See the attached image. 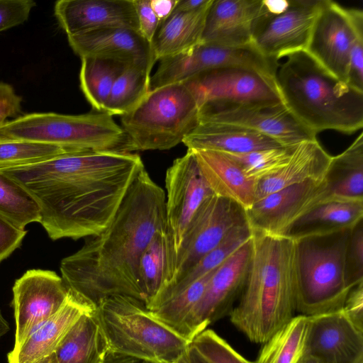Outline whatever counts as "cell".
I'll use <instances>...</instances> for the list:
<instances>
[{"mask_svg": "<svg viewBox=\"0 0 363 363\" xmlns=\"http://www.w3.org/2000/svg\"><path fill=\"white\" fill-rule=\"evenodd\" d=\"M361 35L362 10L323 0L305 51L331 75L347 84L350 52L355 38Z\"/></svg>", "mask_w": 363, "mask_h": 363, "instance_id": "cell-10", "label": "cell"}, {"mask_svg": "<svg viewBox=\"0 0 363 363\" xmlns=\"http://www.w3.org/2000/svg\"><path fill=\"white\" fill-rule=\"evenodd\" d=\"M245 223V209L239 203L214 194L208 197L189 224L176 256L173 277L165 288L216 247L233 228Z\"/></svg>", "mask_w": 363, "mask_h": 363, "instance_id": "cell-11", "label": "cell"}, {"mask_svg": "<svg viewBox=\"0 0 363 363\" xmlns=\"http://www.w3.org/2000/svg\"><path fill=\"white\" fill-rule=\"evenodd\" d=\"M165 189V219L174 275L176 256L189 224L202 203L213 193L190 149L167 169Z\"/></svg>", "mask_w": 363, "mask_h": 363, "instance_id": "cell-13", "label": "cell"}, {"mask_svg": "<svg viewBox=\"0 0 363 363\" xmlns=\"http://www.w3.org/2000/svg\"><path fill=\"white\" fill-rule=\"evenodd\" d=\"M211 4L196 11L172 13L160 25L152 43L155 61L181 54L201 43Z\"/></svg>", "mask_w": 363, "mask_h": 363, "instance_id": "cell-29", "label": "cell"}, {"mask_svg": "<svg viewBox=\"0 0 363 363\" xmlns=\"http://www.w3.org/2000/svg\"><path fill=\"white\" fill-rule=\"evenodd\" d=\"M67 152L54 145L0 139V168L35 164Z\"/></svg>", "mask_w": 363, "mask_h": 363, "instance_id": "cell-37", "label": "cell"}, {"mask_svg": "<svg viewBox=\"0 0 363 363\" xmlns=\"http://www.w3.org/2000/svg\"><path fill=\"white\" fill-rule=\"evenodd\" d=\"M144 168L136 153L67 152L0 172L35 198L41 210L40 224L51 240H76L109 225Z\"/></svg>", "mask_w": 363, "mask_h": 363, "instance_id": "cell-1", "label": "cell"}, {"mask_svg": "<svg viewBox=\"0 0 363 363\" xmlns=\"http://www.w3.org/2000/svg\"><path fill=\"white\" fill-rule=\"evenodd\" d=\"M261 6L262 0H213L201 43L228 47L252 45L253 28Z\"/></svg>", "mask_w": 363, "mask_h": 363, "instance_id": "cell-21", "label": "cell"}, {"mask_svg": "<svg viewBox=\"0 0 363 363\" xmlns=\"http://www.w3.org/2000/svg\"><path fill=\"white\" fill-rule=\"evenodd\" d=\"M344 269L346 284L350 289L363 281V218L349 230Z\"/></svg>", "mask_w": 363, "mask_h": 363, "instance_id": "cell-40", "label": "cell"}, {"mask_svg": "<svg viewBox=\"0 0 363 363\" xmlns=\"http://www.w3.org/2000/svg\"><path fill=\"white\" fill-rule=\"evenodd\" d=\"M363 218V201H321L296 218L281 236L293 240L349 229Z\"/></svg>", "mask_w": 363, "mask_h": 363, "instance_id": "cell-27", "label": "cell"}, {"mask_svg": "<svg viewBox=\"0 0 363 363\" xmlns=\"http://www.w3.org/2000/svg\"><path fill=\"white\" fill-rule=\"evenodd\" d=\"M95 313L113 354L148 363H174L191 343L130 296L106 298L96 306Z\"/></svg>", "mask_w": 363, "mask_h": 363, "instance_id": "cell-5", "label": "cell"}, {"mask_svg": "<svg viewBox=\"0 0 363 363\" xmlns=\"http://www.w3.org/2000/svg\"><path fill=\"white\" fill-rule=\"evenodd\" d=\"M349 229L294 240L296 311L307 316L342 308L350 291L344 255Z\"/></svg>", "mask_w": 363, "mask_h": 363, "instance_id": "cell-6", "label": "cell"}, {"mask_svg": "<svg viewBox=\"0 0 363 363\" xmlns=\"http://www.w3.org/2000/svg\"><path fill=\"white\" fill-rule=\"evenodd\" d=\"M54 13L67 35L107 28L140 33L133 0H60Z\"/></svg>", "mask_w": 363, "mask_h": 363, "instance_id": "cell-19", "label": "cell"}, {"mask_svg": "<svg viewBox=\"0 0 363 363\" xmlns=\"http://www.w3.org/2000/svg\"><path fill=\"white\" fill-rule=\"evenodd\" d=\"M212 2L213 0H178L173 11H196L208 6Z\"/></svg>", "mask_w": 363, "mask_h": 363, "instance_id": "cell-48", "label": "cell"}, {"mask_svg": "<svg viewBox=\"0 0 363 363\" xmlns=\"http://www.w3.org/2000/svg\"><path fill=\"white\" fill-rule=\"evenodd\" d=\"M249 272L233 325L251 342L264 343L296 311L293 279L294 240L252 231Z\"/></svg>", "mask_w": 363, "mask_h": 363, "instance_id": "cell-3", "label": "cell"}, {"mask_svg": "<svg viewBox=\"0 0 363 363\" xmlns=\"http://www.w3.org/2000/svg\"><path fill=\"white\" fill-rule=\"evenodd\" d=\"M318 140L295 145L288 162L257 182L255 201L283 188L306 181H322L331 160Z\"/></svg>", "mask_w": 363, "mask_h": 363, "instance_id": "cell-24", "label": "cell"}, {"mask_svg": "<svg viewBox=\"0 0 363 363\" xmlns=\"http://www.w3.org/2000/svg\"><path fill=\"white\" fill-rule=\"evenodd\" d=\"M252 236V230L247 223L233 228L216 247L204 255L177 281L165 288L147 309L152 310L177 294L194 281L218 267Z\"/></svg>", "mask_w": 363, "mask_h": 363, "instance_id": "cell-32", "label": "cell"}, {"mask_svg": "<svg viewBox=\"0 0 363 363\" xmlns=\"http://www.w3.org/2000/svg\"><path fill=\"white\" fill-rule=\"evenodd\" d=\"M95 309L94 304L69 289L61 308L31 332L19 347L8 354V363H33L55 352L76 321Z\"/></svg>", "mask_w": 363, "mask_h": 363, "instance_id": "cell-22", "label": "cell"}, {"mask_svg": "<svg viewBox=\"0 0 363 363\" xmlns=\"http://www.w3.org/2000/svg\"><path fill=\"white\" fill-rule=\"evenodd\" d=\"M33 363H59V362L57 359L55 353L52 352V354H50L48 356H45V357H43L39 359L38 360L35 361Z\"/></svg>", "mask_w": 363, "mask_h": 363, "instance_id": "cell-51", "label": "cell"}, {"mask_svg": "<svg viewBox=\"0 0 363 363\" xmlns=\"http://www.w3.org/2000/svg\"><path fill=\"white\" fill-rule=\"evenodd\" d=\"M323 190V180H308L271 193L245 210L247 224L252 231L281 236L296 218L320 201Z\"/></svg>", "mask_w": 363, "mask_h": 363, "instance_id": "cell-17", "label": "cell"}, {"mask_svg": "<svg viewBox=\"0 0 363 363\" xmlns=\"http://www.w3.org/2000/svg\"><path fill=\"white\" fill-rule=\"evenodd\" d=\"M68 43L80 58L111 60L127 66L140 64L152 69L156 62L152 44L135 30L107 28L67 35Z\"/></svg>", "mask_w": 363, "mask_h": 363, "instance_id": "cell-20", "label": "cell"}, {"mask_svg": "<svg viewBox=\"0 0 363 363\" xmlns=\"http://www.w3.org/2000/svg\"><path fill=\"white\" fill-rule=\"evenodd\" d=\"M322 1L262 0L252 45L276 61L305 50Z\"/></svg>", "mask_w": 363, "mask_h": 363, "instance_id": "cell-9", "label": "cell"}, {"mask_svg": "<svg viewBox=\"0 0 363 363\" xmlns=\"http://www.w3.org/2000/svg\"><path fill=\"white\" fill-rule=\"evenodd\" d=\"M240 126L275 140L283 147L315 140L316 134L300 123L283 103L207 104L199 120Z\"/></svg>", "mask_w": 363, "mask_h": 363, "instance_id": "cell-12", "label": "cell"}, {"mask_svg": "<svg viewBox=\"0 0 363 363\" xmlns=\"http://www.w3.org/2000/svg\"><path fill=\"white\" fill-rule=\"evenodd\" d=\"M205 180L213 193L231 199L245 210L255 201L257 181L248 177L225 153L192 150Z\"/></svg>", "mask_w": 363, "mask_h": 363, "instance_id": "cell-26", "label": "cell"}, {"mask_svg": "<svg viewBox=\"0 0 363 363\" xmlns=\"http://www.w3.org/2000/svg\"><path fill=\"white\" fill-rule=\"evenodd\" d=\"M199 107L184 83L150 90L130 112L121 116L133 152L165 150L180 143L197 125Z\"/></svg>", "mask_w": 363, "mask_h": 363, "instance_id": "cell-8", "label": "cell"}, {"mask_svg": "<svg viewBox=\"0 0 363 363\" xmlns=\"http://www.w3.org/2000/svg\"><path fill=\"white\" fill-rule=\"evenodd\" d=\"M26 233L0 216V263L21 245Z\"/></svg>", "mask_w": 363, "mask_h": 363, "instance_id": "cell-42", "label": "cell"}, {"mask_svg": "<svg viewBox=\"0 0 363 363\" xmlns=\"http://www.w3.org/2000/svg\"><path fill=\"white\" fill-rule=\"evenodd\" d=\"M104 363H148L145 361L108 352Z\"/></svg>", "mask_w": 363, "mask_h": 363, "instance_id": "cell-50", "label": "cell"}, {"mask_svg": "<svg viewBox=\"0 0 363 363\" xmlns=\"http://www.w3.org/2000/svg\"><path fill=\"white\" fill-rule=\"evenodd\" d=\"M151 71L145 65L125 66L113 84L104 112L121 116L133 110L150 91Z\"/></svg>", "mask_w": 363, "mask_h": 363, "instance_id": "cell-35", "label": "cell"}, {"mask_svg": "<svg viewBox=\"0 0 363 363\" xmlns=\"http://www.w3.org/2000/svg\"><path fill=\"white\" fill-rule=\"evenodd\" d=\"M69 289L62 277L46 269H30L13 286V307L17 349L31 332L56 313L65 303Z\"/></svg>", "mask_w": 363, "mask_h": 363, "instance_id": "cell-16", "label": "cell"}, {"mask_svg": "<svg viewBox=\"0 0 363 363\" xmlns=\"http://www.w3.org/2000/svg\"><path fill=\"white\" fill-rule=\"evenodd\" d=\"M170 240L167 228L158 230L141 255L139 285L147 308L172 278Z\"/></svg>", "mask_w": 363, "mask_h": 363, "instance_id": "cell-31", "label": "cell"}, {"mask_svg": "<svg viewBox=\"0 0 363 363\" xmlns=\"http://www.w3.org/2000/svg\"><path fill=\"white\" fill-rule=\"evenodd\" d=\"M306 354L323 363H357L363 358V333L342 308L310 315Z\"/></svg>", "mask_w": 363, "mask_h": 363, "instance_id": "cell-18", "label": "cell"}, {"mask_svg": "<svg viewBox=\"0 0 363 363\" xmlns=\"http://www.w3.org/2000/svg\"><path fill=\"white\" fill-rule=\"evenodd\" d=\"M357 363H363V358L361 359Z\"/></svg>", "mask_w": 363, "mask_h": 363, "instance_id": "cell-54", "label": "cell"}, {"mask_svg": "<svg viewBox=\"0 0 363 363\" xmlns=\"http://www.w3.org/2000/svg\"><path fill=\"white\" fill-rule=\"evenodd\" d=\"M35 5L32 0H0V33L26 22Z\"/></svg>", "mask_w": 363, "mask_h": 363, "instance_id": "cell-41", "label": "cell"}, {"mask_svg": "<svg viewBox=\"0 0 363 363\" xmlns=\"http://www.w3.org/2000/svg\"><path fill=\"white\" fill-rule=\"evenodd\" d=\"M191 344L210 363H253L246 359L216 332L206 329Z\"/></svg>", "mask_w": 363, "mask_h": 363, "instance_id": "cell-39", "label": "cell"}, {"mask_svg": "<svg viewBox=\"0 0 363 363\" xmlns=\"http://www.w3.org/2000/svg\"><path fill=\"white\" fill-rule=\"evenodd\" d=\"M164 228L165 193L144 168L109 225L62 259L60 269L67 287L96 307L118 295L145 303L139 285L140 257L155 233Z\"/></svg>", "mask_w": 363, "mask_h": 363, "instance_id": "cell-2", "label": "cell"}, {"mask_svg": "<svg viewBox=\"0 0 363 363\" xmlns=\"http://www.w3.org/2000/svg\"><path fill=\"white\" fill-rule=\"evenodd\" d=\"M252 251L251 238L214 271L187 322L188 341L191 342L208 325L230 314L233 303L243 291Z\"/></svg>", "mask_w": 363, "mask_h": 363, "instance_id": "cell-15", "label": "cell"}, {"mask_svg": "<svg viewBox=\"0 0 363 363\" xmlns=\"http://www.w3.org/2000/svg\"><path fill=\"white\" fill-rule=\"evenodd\" d=\"M95 310L82 315L63 337L55 350L59 363H104L108 347Z\"/></svg>", "mask_w": 363, "mask_h": 363, "instance_id": "cell-30", "label": "cell"}, {"mask_svg": "<svg viewBox=\"0 0 363 363\" xmlns=\"http://www.w3.org/2000/svg\"><path fill=\"white\" fill-rule=\"evenodd\" d=\"M0 139L54 145L68 152H133L129 137L106 112L21 115L0 127Z\"/></svg>", "mask_w": 363, "mask_h": 363, "instance_id": "cell-7", "label": "cell"}, {"mask_svg": "<svg viewBox=\"0 0 363 363\" xmlns=\"http://www.w3.org/2000/svg\"><path fill=\"white\" fill-rule=\"evenodd\" d=\"M295 145L244 154L223 153L239 165L248 177L257 182L284 166L289 160Z\"/></svg>", "mask_w": 363, "mask_h": 363, "instance_id": "cell-38", "label": "cell"}, {"mask_svg": "<svg viewBox=\"0 0 363 363\" xmlns=\"http://www.w3.org/2000/svg\"><path fill=\"white\" fill-rule=\"evenodd\" d=\"M139 30L141 35L152 44L160 27L159 20L153 11L150 0H133Z\"/></svg>", "mask_w": 363, "mask_h": 363, "instance_id": "cell-43", "label": "cell"}, {"mask_svg": "<svg viewBox=\"0 0 363 363\" xmlns=\"http://www.w3.org/2000/svg\"><path fill=\"white\" fill-rule=\"evenodd\" d=\"M299 363H323V362H321L319 359H316L315 357H314L313 356H311L308 354H305Z\"/></svg>", "mask_w": 363, "mask_h": 363, "instance_id": "cell-53", "label": "cell"}, {"mask_svg": "<svg viewBox=\"0 0 363 363\" xmlns=\"http://www.w3.org/2000/svg\"><path fill=\"white\" fill-rule=\"evenodd\" d=\"M184 83L194 94L199 108L217 103L281 102L274 78L244 67L208 70Z\"/></svg>", "mask_w": 363, "mask_h": 363, "instance_id": "cell-14", "label": "cell"}, {"mask_svg": "<svg viewBox=\"0 0 363 363\" xmlns=\"http://www.w3.org/2000/svg\"><path fill=\"white\" fill-rule=\"evenodd\" d=\"M0 216L21 230L39 223L41 210L35 198L18 182L0 172Z\"/></svg>", "mask_w": 363, "mask_h": 363, "instance_id": "cell-36", "label": "cell"}, {"mask_svg": "<svg viewBox=\"0 0 363 363\" xmlns=\"http://www.w3.org/2000/svg\"><path fill=\"white\" fill-rule=\"evenodd\" d=\"M323 181L324 190L320 201H363L362 132L342 152L331 157Z\"/></svg>", "mask_w": 363, "mask_h": 363, "instance_id": "cell-28", "label": "cell"}, {"mask_svg": "<svg viewBox=\"0 0 363 363\" xmlns=\"http://www.w3.org/2000/svg\"><path fill=\"white\" fill-rule=\"evenodd\" d=\"M347 84L363 92V35H358L353 43L347 72Z\"/></svg>", "mask_w": 363, "mask_h": 363, "instance_id": "cell-44", "label": "cell"}, {"mask_svg": "<svg viewBox=\"0 0 363 363\" xmlns=\"http://www.w3.org/2000/svg\"><path fill=\"white\" fill-rule=\"evenodd\" d=\"M23 99L12 85L0 82V127L9 118H15L22 112Z\"/></svg>", "mask_w": 363, "mask_h": 363, "instance_id": "cell-45", "label": "cell"}, {"mask_svg": "<svg viewBox=\"0 0 363 363\" xmlns=\"http://www.w3.org/2000/svg\"><path fill=\"white\" fill-rule=\"evenodd\" d=\"M179 363H210L191 343Z\"/></svg>", "mask_w": 363, "mask_h": 363, "instance_id": "cell-49", "label": "cell"}, {"mask_svg": "<svg viewBox=\"0 0 363 363\" xmlns=\"http://www.w3.org/2000/svg\"><path fill=\"white\" fill-rule=\"evenodd\" d=\"M239 61L240 54L234 48L201 43L184 52L160 60L150 77V89L185 82L208 70L235 67Z\"/></svg>", "mask_w": 363, "mask_h": 363, "instance_id": "cell-23", "label": "cell"}, {"mask_svg": "<svg viewBox=\"0 0 363 363\" xmlns=\"http://www.w3.org/2000/svg\"><path fill=\"white\" fill-rule=\"evenodd\" d=\"M174 363H179V362H174Z\"/></svg>", "mask_w": 363, "mask_h": 363, "instance_id": "cell-55", "label": "cell"}, {"mask_svg": "<svg viewBox=\"0 0 363 363\" xmlns=\"http://www.w3.org/2000/svg\"><path fill=\"white\" fill-rule=\"evenodd\" d=\"M9 330V325L0 311V338Z\"/></svg>", "mask_w": 363, "mask_h": 363, "instance_id": "cell-52", "label": "cell"}, {"mask_svg": "<svg viewBox=\"0 0 363 363\" xmlns=\"http://www.w3.org/2000/svg\"><path fill=\"white\" fill-rule=\"evenodd\" d=\"M182 143L190 150H209L233 154L283 147L270 137L250 129L203 121H199Z\"/></svg>", "mask_w": 363, "mask_h": 363, "instance_id": "cell-25", "label": "cell"}, {"mask_svg": "<svg viewBox=\"0 0 363 363\" xmlns=\"http://www.w3.org/2000/svg\"><path fill=\"white\" fill-rule=\"evenodd\" d=\"M80 88L92 108L104 112L113 84L125 65L96 57L81 58Z\"/></svg>", "mask_w": 363, "mask_h": 363, "instance_id": "cell-34", "label": "cell"}, {"mask_svg": "<svg viewBox=\"0 0 363 363\" xmlns=\"http://www.w3.org/2000/svg\"><path fill=\"white\" fill-rule=\"evenodd\" d=\"M178 0H150L151 7L160 25L172 14Z\"/></svg>", "mask_w": 363, "mask_h": 363, "instance_id": "cell-47", "label": "cell"}, {"mask_svg": "<svg viewBox=\"0 0 363 363\" xmlns=\"http://www.w3.org/2000/svg\"><path fill=\"white\" fill-rule=\"evenodd\" d=\"M308 316L294 315L267 342L253 363H299L306 354Z\"/></svg>", "mask_w": 363, "mask_h": 363, "instance_id": "cell-33", "label": "cell"}, {"mask_svg": "<svg viewBox=\"0 0 363 363\" xmlns=\"http://www.w3.org/2000/svg\"><path fill=\"white\" fill-rule=\"evenodd\" d=\"M342 310L357 329L363 333V281L350 290Z\"/></svg>", "mask_w": 363, "mask_h": 363, "instance_id": "cell-46", "label": "cell"}, {"mask_svg": "<svg viewBox=\"0 0 363 363\" xmlns=\"http://www.w3.org/2000/svg\"><path fill=\"white\" fill-rule=\"evenodd\" d=\"M281 102L316 135L333 130L352 134L363 127V92L338 80L305 50L286 57L274 77Z\"/></svg>", "mask_w": 363, "mask_h": 363, "instance_id": "cell-4", "label": "cell"}]
</instances>
